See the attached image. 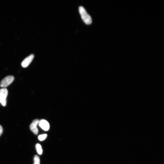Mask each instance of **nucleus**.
<instances>
[{
  "mask_svg": "<svg viewBox=\"0 0 164 164\" xmlns=\"http://www.w3.org/2000/svg\"><path fill=\"white\" fill-rule=\"evenodd\" d=\"M47 136V134H43V135H39L38 137L39 140L42 141L45 139Z\"/></svg>",
  "mask_w": 164,
  "mask_h": 164,
  "instance_id": "9",
  "label": "nucleus"
},
{
  "mask_svg": "<svg viewBox=\"0 0 164 164\" xmlns=\"http://www.w3.org/2000/svg\"><path fill=\"white\" fill-rule=\"evenodd\" d=\"M8 94V91L6 88L0 89V103L4 107L6 106V98Z\"/></svg>",
  "mask_w": 164,
  "mask_h": 164,
  "instance_id": "2",
  "label": "nucleus"
},
{
  "mask_svg": "<svg viewBox=\"0 0 164 164\" xmlns=\"http://www.w3.org/2000/svg\"><path fill=\"white\" fill-rule=\"evenodd\" d=\"M36 148L37 153L40 155H41L43 153V150L41 146L39 144H36Z\"/></svg>",
  "mask_w": 164,
  "mask_h": 164,
  "instance_id": "7",
  "label": "nucleus"
},
{
  "mask_svg": "<svg viewBox=\"0 0 164 164\" xmlns=\"http://www.w3.org/2000/svg\"><path fill=\"white\" fill-rule=\"evenodd\" d=\"M14 79V77L13 76H7L2 80L0 86L2 88H5L11 84Z\"/></svg>",
  "mask_w": 164,
  "mask_h": 164,
  "instance_id": "3",
  "label": "nucleus"
},
{
  "mask_svg": "<svg viewBox=\"0 0 164 164\" xmlns=\"http://www.w3.org/2000/svg\"><path fill=\"white\" fill-rule=\"evenodd\" d=\"M34 164H40V159L38 156L35 155L34 158Z\"/></svg>",
  "mask_w": 164,
  "mask_h": 164,
  "instance_id": "8",
  "label": "nucleus"
},
{
  "mask_svg": "<svg viewBox=\"0 0 164 164\" xmlns=\"http://www.w3.org/2000/svg\"><path fill=\"white\" fill-rule=\"evenodd\" d=\"M3 132V128L1 125H0V136L1 135Z\"/></svg>",
  "mask_w": 164,
  "mask_h": 164,
  "instance_id": "10",
  "label": "nucleus"
},
{
  "mask_svg": "<svg viewBox=\"0 0 164 164\" xmlns=\"http://www.w3.org/2000/svg\"><path fill=\"white\" fill-rule=\"evenodd\" d=\"M39 121L38 119H35L30 125V129L36 135H38L39 133V130L37 126L39 124Z\"/></svg>",
  "mask_w": 164,
  "mask_h": 164,
  "instance_id": "4",
  "label": "nucleus"
},
{
  "mask_svg": "<svg viewBox=\"0 0 164 164\" xmlns=\"http://www.w3.org/2000/svg\"><path fill=\"white\" fill-rule=\"evenodd\" d=\"M34 57V55L33 54H32L27 57L22 62V66L24 68L27 67L32 62Z\"/></svg>",
  "mask_w": 164,
  "mask_h": 164,
  "instance_id": "5",
  "label": "nucleus"
},
{
  "mask_svg": "<svg viewBox=\"0 0 164 164\" xmlns=\"http://www.w3.org/2000/svg\"><path fill=\"white\" fill-rule=\"evenodd\" d=\"M39 125L40 127L44 131H48L50 128V125L46 121L42 120L39 121Z\"/></svg>",
  "mask_w": 164,
  "mask_h": 164,
  "instance_id": "6",
  "label": "nucleus"
},
{
  "mask_svg": "<svg viewBox=\"0 0 164 164\" xmlns=\"http://www.w3.org/2000/svg\"><path fill=\"white\" fill-rule=\"evenodd\" d=\"M79 11L82 20L86 24L90 25L92 23V18L84 7L82 6L79 7Z\"/></svg>",
  "mask_w": 164,
  "mask_h": 164,
  "instance_id": "1",
  "label": "nucleus"
}]
</instances>
